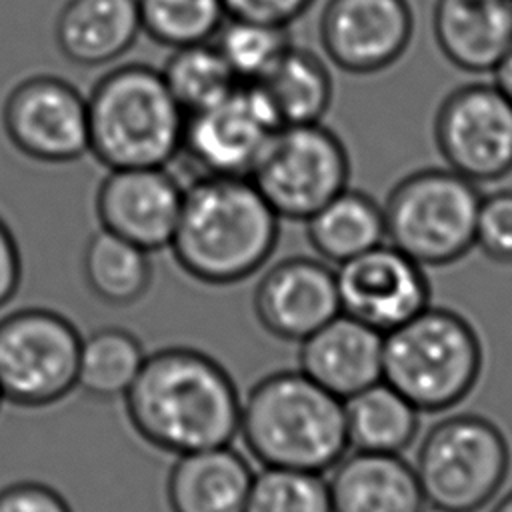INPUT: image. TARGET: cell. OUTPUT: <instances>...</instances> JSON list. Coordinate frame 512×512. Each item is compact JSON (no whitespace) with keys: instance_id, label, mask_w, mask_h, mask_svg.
I'll return each instance as SVG.
<instances>
[{"instance_id":"obj_23","label":"cell","mask_w":512,"mask_h":512,"mask_svg":"<svg viewBox=\"0 0 512 512\" xmlns=\"http://www.w3.org/2000/svg\"><path fill=\"white\" fill-rule=\"evenodd\" d=\"M256 84L282 126L320 122L332 102V78L310 50L290 46Z\"/></svg>"},{"instance_id":"obj_2","label":"cell","mask_w":512,"mask_h":512,"mask_svg":"<svg viewBox=\"0 0 512 512\" xmlns=\"http://www.w3.org/2000/svg\"><path fill=\"white\" fill-rule=\"evenodd\" d=\"M278 220L248 176H200L184 188L168 248L192 278L214 286L234 284L270 258Z\"/></svg>"},{"instance_id":"obj_31","label":"cell","mask_w":512,"mask_h":512,"mask_svg":"<svg viewBox=\"0 0 512 512\" xmlns=\"http://www.w3.org/2000/svg\"><path fill=\"white\" fill-rule=\"evenodd\" d=\"M474 246L494 262L512 264V190L480 198Z\"/></svg>"},{"instance_id":"obj_13","label":"cell","mask_w":512,"mask_h":512,"mask_svg":"<svg viewBox=\"0 0 512 512\" xmlns=\"http://www.w3.org/2000/svg\"><path fill=\"white\" fill-rule=\"evenodd\" d=\"M344 314L386 334L430 306L428 278L392 244H378L334 270Z\"/></svg>"},{"instance_id":"obj_11","label":"cell","mask_w":512,"mask_h":512,"mask_svg":"<svg viewBox=\"0 0 512 512\" xmlns=\"http://www.w3.org/2000/svg\"><path fill=\"white\" fill-rule=\"evenodd\" d=\"M274 108L252 82H240L222 100L186 114L182 152L202 176H250L274 132Z\"/></svg>"},{"instance_id":"obj_24","label":"cell","mask_w":512,"mask_h":512,"mask_svg":"<svg viewBox=\"0 0 512 512\" xmlns=\"http://www.w3.org/2000/svg\"><path fill=\"white\" fill-rule=\"evenodd\" d=\"M348 444L354 450L400 454L412 444L420 412L384 380L344 400Z\"/></svg>"},{"instance_id":"obj_26","label":"cell","mask_w":512,"mask_h":512,"mask_svg":"<svg viewBox=\"0 0 512 512\" xmlns=\"http://www.w3.org/2000/svg\"><path fill=\"white\" fill-rule=\"evenodd\" d=\"M144 358L142 342L130 330L98 328L80 342L76 388L98 400L124 398Z\"/></svg>"},{"instance_id":"obj_1","label":"cell","mask_w":512,"mask_h":512,"mask_svg":"<svg viewBox=\"0 0 512 512\" xmlns=\"http://www.w3.org/2000/svg\"><path fill=\"white\" fill-rule=\"evenodd\" d=\"M122 400L134 432L168 454L226 446L238 436L242 398L232 376L190 346L146 354Z\"/></svg>"},{"instance_id":"obj_22","label":"cell","mask_w":512,"mask_h":512,"mask_svg":"<svg viewBox=\"0 0 512 512\" xmlns=\"http://www.w3.org/2000/svg\"><path fill=\"white\" fill-rule=\"evenodd\" d=\"M306 234L322 258L342 264L384 242V212L372 196L346 186L306 220Z\"/></svg>"},{"instance_id":"obj_25","label":"cell","mask_w":512,"mask_h":512,"mask_svg":"<svg viewBox=\"0 0 512 512\" xmlns=\"http://www.w3.org/2000/svg\"><path fill=\"white\" fill-rule=\"evenodd\" d=\"M150 252L100 228L86 242L82 272L88 290L104 304H136L150 288Z\"/></svg>"},{"instance_id":"obj_33","label":"cell","mask_w":512,"mask_h":512,"mask_svg":"<svg viewBox=\"0 0 512 512\" xmlns=\"http://www.w3.org/2000/svg\"><path fill=\"white\" fill-rule=\"evenodd\" d=\"M230 18L288 26L300 18L314 0H222Z\"/></svg>"},{"instance_id":"obj_10","label":"cell","mask_w":512,"mask_h":512,"mask_svg":"<svg viewBox=\"0 0 512 512\" xmlns=\"http://www.w3.org/2000/svg\"><path fill=\"white\" fill-rule=\"evenodd\" d=\"M434 142L450 170L472 182L512 172V100L492 82L452 90L438 106Z\"/></svg>"},{"instance_id":"obj_30","label":"cell","mask_w":512,"mask_h":512,"mask_svg":"<svg viewBox=\"0 0 512 512\" xmlns=\"http://www.w3.org/2000/svg\"><path fill=\"white\" fill-rule=\"evenodd\" d=\"M244 512H332L328 482L318 472L264 466L252 478Z\"/></svg>"},{"instance_id":"obj_36","label":"cell","mask_w":512,"mask_h":512,"mask_svg":"<svg viewBox=\"0 0 512 512\" xmlns=\"http://www.w3.org/2000/svg\"><path fill=\"white\" fill-rule=\"evenodd\" d=\"M490 512H512V490L508 494H504L494 506Z\"/></svg>"},{"instance_id":"obj_34","label":"cell","mask_w":512,"mask_h":512,"mask_svg":"<svg viewBox=\"0 0 512 512\" xmlns=\"http://www.w3.org/2000/svg\"><path fill=\"white\" fill-rule=\"evenodd\" d=\"M22 256L10 226L0 218V308H4L20 288Z\"/></svg>"},{"instance_id":"obj_5","label":"cell","mask_w":512,"mask_h":512,"mask_svg":"<svg viewBox=\"0 0 512 512\" xmlns=\"http://www.w3.org/2000/svg\"><path fill=\"white\" fill-rule=\"evenodd\" d=\"M484 364L482 342L458 312L426 306L384 334L382 380L418 412H444L476 386Z\"/></svg>"},{"instance_id":"obj_38","label":"cell","mask_w":512,"mask_h":512,"mask_svg":"<svg viewBox=\"0 0 512 512\" xmlns=\"http://www.w3.org/2000/svg\"><path fill=\"white\" fill-rule=\"evenodd\" d=\"M2 402H4V400H2V394H0V404H2Z\"/></svg>"},{"instance_id":"obj_32","label":"cell","mask_w":512,"mask_h":512,"mask_svg":"<svg viewBox=\"0 0 512 512\" xmlns=\"http://www.w3.org/2000/svg\"><path fill=\"white\" fill-rule=\"evenodd\" d=\"M0 512H74V510L56 488L36 480H20L0 488Z\"/></svg>"},{"instance_id":"obj_9","label":"cell","mask_w":512,"mask_h":512,"mask_svg":"<svg viewBox=\"0 0 512 512\" xmlns=\"http://www.w3.org/2000/svg\"><path fill=\"white\" fill-rule=\"evenodd\" d=\"M248 178L278 218L306 222L348 186L350 160L320 122L290 124L274 132Z\"/></svg>"},{"instance_id":"obj_27","label":"cell","mask_w":512,"mask_h":512,"mask_svg":"<svg viewBox=\"0 0 512 512\" xmlns=\"http://www.w3.org/2000/svg\"><path fill=\"white\" fill-rule=\"evenodd\" d=\"M162 76L186 114L222 100L240 84L218 48L210 42L174 48Z\"/></svg>"},{"instance_id":"obj_12","label":"cell","mask_w":512,"mask_h":512,"mask_svg":"<svg viewBox=\"0 0 512 512\" xmlns=\"http://www.w3.org/2000/svg\"><path fill=\"white\" fill-rule=\"evenodd\" d=\"M2 124L8 140L38 162H74L88 152L86 98L70 82L38 74L6 96Z\"/></svg>"},{"instance_id":"obj_8","label":"cell","mask_w":512,"mask_h":512,"mask_svg":"<svg viewBox=\"0 0 512 512\" xmlns=\"http://www.w3.org/2000/svg\"><path fill=\"white\" fill-rule=\"evenodd\" d=\"M82 336L60 312L20 308L0 318V394L20 408H44L76 388Z\"/></svg>"},{"instance_id":"obj_37","label":"cell","mask_w":512,"mask_h":512,"mask_svg":"<svg viewBox=\"0 0 512 512\" xmlns=\"http://www.w3.org/2000/svg\"><path fill=\"white\" fill-rule=\"evenodd\" d=\"M422 512H454V510H448V508H440V506H424Z\"/></svg>"},{"instance_id":"obj_28","label":"cell","mask_w":512,"mask_h":512,"mask_svg":"<svg viewBox=\"0 0 512 512\" xmlns=\"http://www.w3.org/2000/svg\"><path fill=\"white\" fill-rule=\"evenodd\" d=\"M136 4L142 30L170 48L210 42L226 16L222 0H136Z\"/></svg>"},{"instance_id":"obj_18","label":"cell","mask_w":512,"mask_h":512,"mask_svg":"<svg viewBox=\"0 0 512 512\" xmlns=\"http://www.w3.org/2000/svg\"><path fill=\"white\" fill-rule=\"evenodd\" d=\"M332 512H422L414 466L400 454L356 450L330 468Z\"/></svg>"},{"instance_id":"obj_16","label":"cell","mask_w":512,"mask_h":512,"mask_svg":"<svg viewBox=\"0 0 512 512\" xmlns=\"http://www.w3.org/2000/svg\"><path fill=\"white\" fill-rule=\"evenodd\" d=\"M252 306L268 334L298 344L342 312L334 270L308 256L274 264L260 278Z\"/></svg>"},{"instance_id":"obj_20","label":"cell","mask_w":512,"mask_h":512,"mask_svg":"<svg viewBox=\"0 0 512 512\" xmlns=\"http://www.w3.org/2000/svg\"><path fill=\"white\" fill-rule=\"evenodd\" d=\"M254 472L230 444L178 454L166 476L170 512H244Z\"/></svg>"},{"instance_id":"obj_7","label":"cell","mask_w":512,"mask_h":512,"mask_svg":"<svg viewBox=\"0 0 512 512\" xmlns=\"http://www.w3.org/2000/svg\"><path fill=\"white\" fill-rule=\"evenodd\" d=\"M510 446L502 430L478 414L436 422L416 452L414 472L426 504L478 512L504 486Z\"/></svg>"},{"instance_id":"obj_19","label":"cell","mask_w":512,"mask_h":512,"mask_svg":"<svg viewBox=\"0 0 512 512\" xmlns=\"http://www.w3.org/2000/svg\"><path fill=\"white\" fill-rule=\"evenodd\" d=\"M432 30L456 68L492 72L512 44V0H436Z\"/></svg>"},{"instance_id":"obj_21","label":"cell","mask_w":512,"mask_h":512,"mask_svg":"<svg viewBox=\"0 0 512 512\" xmlns=\"http://www.w3.org/2000/svg\"><path fill=\"white\" fill-rule=\"evenodd\" d=\"M140 30L136 0H68L54 32L70 62L102 66L128 52Z\"/></svg>"},{"instance_id":"obj_6","label":"cell","mask_w":512,"mask_h":512,"mask_svg":"<svg viewBox=\"0 0 512 512\" xmlns=\"http://www.w3.org/2000/svg\"><path fill=\"white\" fill-rule=\"evenodd\" d=\"M480 198L476 182L450 168L412 172L382 206L386 238L422 268L452 264L474 246Z\"/></svg>"},{"instance_id":"obj_15","label":"cell","mask_w":512,"mask_h":512,"mask_svg":"<svg viewBox=\"0 0 512 512\" xmlns=\"http://www.w3.org/2000/svg\"><path fill=\"white\" fill-rule=\"evenodd\" d=\"M182 194L164 166L114 168L96 192V214L104 230L154 252L172 242Z\"/></svg>"},{"instance_id":"obj_35","label":"cell","mask_w":512,"mask_h":512,"mask_svg":"<svg viewBox=\"0 0 512 512\" xmlns=\"http://www.w3.org/2000/svg\"><path fill=\"white\" fill-rule=\"evenodd\" d=\"M492 74H494V84L512 100V44L502 56V60L496 64Z\"/></svg>"},{"instance_id":"obj_29","label":"cell","mask_w":512,"mask_h":512,"mask_svg":"<svg viewBox=\"0 0 512 512\" xmlns=\"http://www.w3.org/2000/svg\"><path fill=\"white\" fill-rule=\"evenodd\" d=\"M214 40L238 82H258L292 46L284 26L242 18L222 22Z\"/></svg>"},{"instance_id":"obj_3","label":"cell","mask_w":512,"mask_h":512,"mask_svg":"<svg viewBox=\"0 0 512 512\" xmlns=\"http://www.w3.org/2000/svg\"><path fill=\"white\" fill-rule=\"evenodd\" d=\"M238 436L262 466L318 474L350 446L344 400L300 370L272 372L248 390Z\"/></svg>"},{"instance_id":"obj_17","label":"cell","mask_w":512,"mask_h":512,"mask_svg":"<svg viewBox=\"0 0 512 512\" xmlns=\"http://www.w3.org/2000/svg\"><path fill=\"white\" fill-rule=\"evenodd\" d=\"M384 334L340 312L300 342V372L346 400L382 380Z\"/></svg>"},{"instance_id":"obj_4","label":"cell","mask_w":512,"mask_h":512,"mask_svg":"<svg viewBox=\"0 0 512 512\" xmlns=\"http://www.w3.org/2000/svg\"><path fill=\"white\" fill-rule=\"evenodd\" d=\"M86 106L88 152L108 170L166 166L182 152L186 112L152 66L110 70L94 84Z\"/></svg>"},{"instance_id":"obj_14","label":"cell","mask_w":512,"mask_h":512,"mask_svg":"<svg viewBox=\"0 0 512 512\" xmlns=\"http://www.w3.org/2000/svg\"><path fill=\"white\" fill-rule=\"evenodd\" d=\"M414 16L408 0H328L320 14V44L344 72L374 74L408 48Z\"/></svg>"}]
</instances>
